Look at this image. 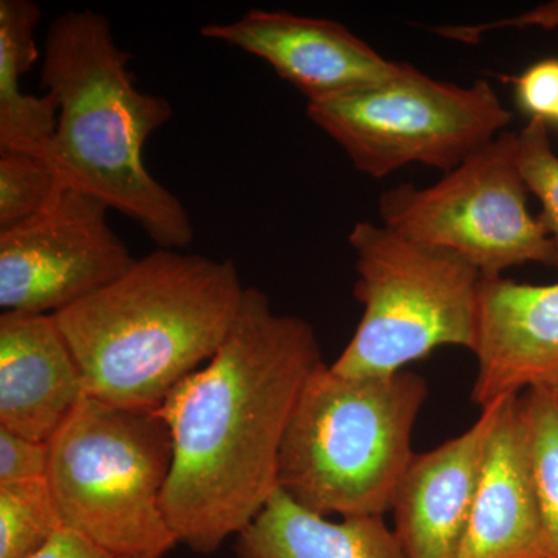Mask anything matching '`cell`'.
<instances>
[{
    "instance_id": "6da1fadb",
    "label": "cell",
    "mask_w": 558,
    "mask_h": 558,
    "mask_svg": "<svg viewBox=\"0 0 558 558\" xmlns=\"http://www.w3.org/2000/svg\"><path fill=\"white\" fill-rule=\"evenodd\" d=\"M314 326L245 289L240 314L207 365L159 411L171 429L163 510L179 545L216 553L278 488V459L301 392L325 366Z\"/></svg>"
},
{
    "instance_id": "7a4b0ae2",
    "label": "cell",
    "mask_w": 558,
    "mask_h": 558,
    "mask_svg": "<svg viewBox=\"0 0 558 558\" xmlns=\"http://www.w3.org/2000/svg\"><path fill=\"white\" fill-rule=\"evenodd\" d=\"M245 289L231 259L159 247L53 317L78 362L87 398L159 410L215 357Z\"/></svg>"
},
{
    "instance_id": "3957f363",
    "label": "cell",
    "mask_w": 558,
    "mask_h": 558,
    "mask_svg": "<svg viewBox=\"0 0 558 558\" xmlns=\"http://www.w3.org/2000/svg\"><path fill=\"white\" fill-rule=\"evenodd\" d=\"M131 58L100 13L68 11L51 21L40 81L60 117L46 160L69 189L135 220L160 248H186L194 240L189 211L143 161L146 142L171 120L172 108L137 89Z\"/></svg>"
},
{
    "instance_id": "277c9868",
    "label": "cell",
    "mask_w": 558,
    "mask_h": 558,
    "mask_svg": "<svg viewBox=\"0 0 558 558\" xmlns=\"http://www.w3.org/2000/svg\"><path fill=\"white\" fill-rule=\"evenodd\" d=\"M428 398L411 371L344 377L322 366L290 418L278 488L318 515L384 517L414 453L411 435Z\"/></svg>"
},
{
    "instance_id": "5b68a950",
    "label": "cell",
    "mask_w": 558,
    "mask_h": 558,
    "mask_svg": "<svg viewBox=\"0 0 558 558\" xmlns=\"http://www.w3.org/2000/svg\"><path fill=\"white\" fill-rule=\"evenodd\" d=\"M49 446L65 529L123 556L163 558L179 545L163 510L174 447L159 410L86 398Z\"/></svg>"
},
{
    "instance_id": "8992f818",
    "label": "cell",
    "mask_w": 558,
    "mask_h": 558,
    "mask_svg": "<svg viewBox=\"0 0 558 558\" xmlns=\"http://www.w3.org/2000/svg\"><path fill=\"white\" fill-rule=\"evenodd\" d=\"M355 253L357 330L330 369L388 377L439 347L475 352L483 275L446 250L425 247L362 220L348 238Z\"/></svg>"
},
{
    "instance_id": "52a82bcc",
    "label": "cell",
    "mask_w": 558,
    "mask_h": 558,
    "mask_svg": "<svg viewBox=\"0 0 558 558\" xmlns=\"http://www.w3.org/2000/svg\"><path fill=\"white\" fill-rule=\"evenodd\" d=\"M306 113L373 179L413 163L447 174L510 123L487 81L461 87L413 65L380 86L307 102Z\"/></svg>"
},
{
    "instance_id": "ba28073f",
    "label": "cell",
    "mask_w": 558,
    "mask_h": 558,
    "mask_svg": "<svg viewBox=\"0 0 558 558\" xmlns=\"http://www.w3.org/2000/svg\"><path fill=\"white\" fill-rule=\"evenodd\" d=\"M519 165V134L502 131L428 189L411 183L381 193V226L400 236L446 250L483 277H502L534 263L558 270V252L527 209Z\"/></svg>"
},
{
    "instance_id": "9c48e42d",
    "label": "cell",
    "mask_w": 558,
    "mask_h": 558,
    "mask_svg": "<svg viewBox=\"0 0 558 558\" xmlns=\"http://www.w3.org/2000/svg\"><path fill=\"white\" fill-rule=\"evenodd\" d=\"M108 205L68 189L49 208L0 231V307L54 315L89 299L135 264L110 227Z\"/></svg>"
},
{
    "instance_id": "30bf717a",
    "label": "cell",
    "mask_w": 558,
    "mask_h": 558,
    "mask_svg": "<svg viewBox=\"0 0 558 558\" xmlns=\"http://www.w3.org/2000/svg\"><path fill=\"white\" fill-rule=\"evenodd\" d=\"M201 35L266 61L307 102L380 86L410 65L381 57L340 22L286 11L250 10L236 21L205 25Z\"/></svg>"
},
{
    "instance_id": "8fae6325",
    "label": "cell",
    "mask_w": 558,
    "mask_h": 558,
    "mask_svg": "<svg viewBox=\"0 0 558 558\" xmlns=\"http://www.w3.org/2000/svg\"><path fill=\"white\" fill-rule=\"evenodd\" d=\"M478 374L472 402L481 410L509 396L558 380V282L523 284L483 277Z\"/></svg>"
},
{
    "instance_id": "7c38bea8",
    "label": "cell",
    "mask_w": 558,
    "mask_h": 558,
    "mask_svg": "<svg viewBox=\"0 0 558 558\" xmlns=\"http://www.w3.org/2000/svg\"><path fill=\"white\" fill-rule=\"evenodd\" d=\"M498 402L427 453H414L392 498L395 534L407 558H458L475 505Z\"/></svg>"
},
{
    "instance_id": "4fadbf2b",
    "label": "cell",
    "mask_w": 558,
    "mask_h": 558,
    "mask_svg": "<svg viewBox=\"0 0 558 558\" xmlns=\"http://www.w3.org/2000/svg\"><path fill=\"white\" fill-rule=\"evenodd\" d=\"M87 398L84 377L53 315H0V428L39 442Z\"/></svg>"
},
{
    "instance_id": "5bb4252c",
    "label": "cell",
    "mask_w": 558,
    "mask_h": 558,
    "mask_svg": "<svg viewBox=\"0 0 558 558\" xmlns=\"http://www.w3.org/2000/svg\"><path fill=\"white\" fill-rule=\"evenodd\" d=\"M458 558H554L532 483L517 396L499 399Z\"/></svg>"
},
{
    "instance_id": "9a60e30c",
    "label": "cell",
    "mask_w": 558,
    "mask_h": 558,
    "mask_svg": "<svg viewBox=\"0 0 558 558\" xmlns=\"http://www.w3.org/2000/svg\"><path fill=\"white\" fill-rule=\"evenodd\" d=\"M236 558H407L384 517L328 520L277 488L236 537Z\"/></svg>"
},
{
    "instance_id": "2e32d148",
    "label": "cell",
    "mask_w": 558,
    "mask_h": 558,
    "mask_svg": "<svg viewBox=\"0 0 558 558\" xmlns=\"http://www.w3.org/2000/svg\"><path fill=\"white\" fill-rule=\"evenodd\" d=\"M40 9L32 0L0 2V150L46 157L58 128L57 98L25 94L21 78L39 57Z\"/></svg>"
},
{
    "instance_id": "e0dca14e",
    "label": "cell",
    "mask_w": 558,
    "mask_h": 558,
    "mask_svg": "<svg viewBox=\"0 0 558 558\" xmlns=\"http://www.w3.org/2000/svg\"><path fill=\"white\" fill-rule=\"evenodd\" d=\"M517 409L543 526L558 558V399L553 385L524 389Z\"/></svg>"
},
{
    "instance_id": "ac0fdd59",
    "label": "cell",
    "mask_w": 558,
    "mask_h": 558,
    "mask_svg": "<svg viewBox=\"0 0 558 558\" xmlns=\"http://www.w3.org/2000/svg\"><path fill=\"white\" fill-rule=\"evenodd\" d=\"M62 529L49 481L0 486V558H35Z\"/></svg>"
},
{
    "instance_id": "d6986e66",
    "label": "cell",
    "mask_w": 558,
    "mask_h": 558,
    "mask_svg": "<svg viewBox=\"0 0 558 558\" xmlns=\"http://www.w3.org/2000/svg\"><path fill=\"white\" fill-rule=\"evenodd\" d=\"M68 189L43 157L0 150V231L35 218Z\"/></svg>"
},
{
    "instance_id": "ffe728a7",
    "label": "cell",
    "mask_w": 558,
    "mask_h": 558,
    "mask_svg": "<svg viewBox=\"0 0 558 558\" xmlns=\"http://www.w3.org/2000/svg\"><path fill=\"white\" fill-rule=\"evenodd\" d=\"M519 165L529 193L542 204L539 223L558 252V156L545 121L531 119L519 132Z\"/></svg>"
},
{
    "instance_id": "44dd1931",
    "label": "cell",
    "mask_w": 558,
    "mask_h": 558,
    "mask_svg": "<svg viewBox=\"0 0 558 558\" xmlns=\"http://www.w3.org/2000/svg\"><path fill=\"white\" fill-rule=\"evenodd\" d=\"M49 465V442L0 428V486L47 480Z\"/></svg>"
},
{
    "instance_id": "7402d4cb",
    "label": "cell",
    "mask_w": 558,
    "mask_h": 558,
    "mask_svg": "<svg viewBox=\"0 0 558 558\" xmlns=\"http://www.w3.org/2000/svg\"><path fill=\"white\" fill-rule=\"evenodd\" d=\"M515 100L529 120L558 124V60L548 58L532 64L513 80Z\"/></svg>"
},
{
    "instance_id": "603a6c76",
    "label": "cell",
    "mask_w": 558,
    "mask_h": 558,
    "mask_svg": "<svg viewBox=\"0 0 558 558\" xmlns=\"http://www.w3.org/2000/svg\"><path fill=\"white\" fill-rule=\"evenodd\" d=\"M509 27H539L545 28V31H556L558 28V0L543 3V5L535 7V9L529 10L526 13L520 14V16L508 17V20L469 25V27L468 25L440 27L435 28V33L444 36V38L458 39L462 40V43H478L486 33Z\"/></svg>"
},
{
    "instance_id": "cb8c5ba5",
    "label": "cell",
    "mask_w": 558,
    "mask_h": 558,
    "mask_svg": "<svg viewBox=\"0 0 558 558\" xmlns=\"http://www.w3.org/2000/svg\"><path fill=\"white\" fill-rule=\"evenodd\" d=\"M35 558H154L142 556H123V554L110 553L100 546L94 545L89 539L81 537L69 529L58 532L49 545Z\"/></svg>"
},
{
    "instance_id": "d4e9b609",
    "label": "cell",
    "mask_w": 558,
    "mask_h": 558,
    "mask_svg": "<svg viewBox=\"0 0 558 558\" xmlns=\"http://www.w3.org/2000/svg\"><path fill=\"white\" fill-rule=\"evenodd\" d=\"M553 387H554V391H556V396L558 399V380L556 381V384L553 385Z\"/></svg>"
}]
</instances>
